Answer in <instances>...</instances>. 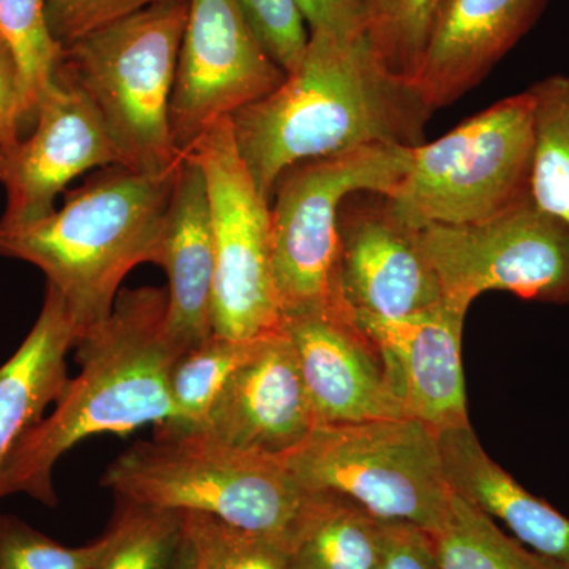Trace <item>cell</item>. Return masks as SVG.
I'll return each instance as SVG.
<instances>
[{"mask_svg":"<svg viewBox=\"0 0 569 569\" xmlns=\"http://www.w3.org/2000/svg\"><path fill=\"white\" fill-rule=\"evenodd\" d=\"M179 164L162 174L103 168L67 192L50 216L0 222V257L39 268L84 335L111 316L123 279L137 266H159Z\"/></svg>","mask_w":569,"mask_h":569,"instance_id":"obj_3","label":"cell"},{"mask_svg":"<svg viewBox=\"0 0 569 569\" xmlns=\"http://www.w3.org/2000/svg\"><path fill=\"white\" fill-rule=\"evenodd\" d=\"M167 313V288H126L111 316L78 337L80 373L70 378L50 417L14 448L3 497L26 493L54 508L52 470L71 448L89 437H126L173 417L170 370L179 353L168 340Z\"/></svg>","mask_w":569,"mask_h":569,"instance_id":"obj_2","label":"cell"},{"mask_svg":"<svg viewBox=\"0 0 569 569\" xmlns=\"http://www.w3.org/2000/svg\"><path fill=\"white\" fill-rule=\"evenodd\" d=\"M121 164L107 127L89 97L56 67L41 97L31 137L0 157L6 212L0 222H33L54 212L69 183L93 168Z\"/></svg>","mask_w":569,"mask_h":569,"instance_id":"obj_13","label":"cell"},{"mask_svg":"<svg viewBox=\"0 0 569 569\" xmlns=\"http://www.w3.org/2000/svg\"><path fill=\"white\" fill-rule=\"evenodd\" d=\"M160 0H47L48 31L61 48Z\"/></svg>","mask_w":569,"mask_h":569,"instance_id":"obj_31","label":"cell"},{"mask_svg":"<svg viewBox=\"0 0 569 569\" xmlns=\"http://www.w3.org/2000/svg\"><path fill=\"white\" fill-rule=\"evenodd\" d=\"M190 0H160L62 48L58 69L99 111L121 167L162 174L182 160L170 100Z\"/></svg>","mask_w":569,"mask_h":569,"instance_id":"obj_4","label":"cell"},{"mask_svg":"<svg viewBox=\"0 0 569 569\" xmlns=\"http://www.w3.org/2000/svg\"><path fill=\"white\" fill-rule=\"evenodd\" d=\"M468 310L440 305L402 318L353 316L383 356L407 418L432 429L468 425L462 329Z\"/></svg>","mask_w":569,"mask_h":569,"instance_id":"obj_16","label":"cell"},{"mask_svg":"<svg viewBox=\"0 0 569 569\" xmlns=\"http://www.w3.org/2000/svg\"><path fill=\"white\" fill-rule=\"evenodd\" d=\"M0 157H2V153H0Z\"/></svg>","mask_w":569,"mask_h":569,"instance_id":"obj_36","label":"cell"},{"mask_svg":"<svg viewBox=\"0 0 569 569\" xmlns=\"http://www.w3.org/2000/svg\"><path fill=\"white\" fill-rule=\"evenodd\" d=\"M190 153L204 173L216 246L213 332L252 339L276 331L282 310L272 268L271 204L238 151L231 118L217 122Z\"/></svg>","mask_w":569,"mask_h":569,"instance_id":"obj_9","label":"cell"},{"mask_svg":"<svg viewBox=\"0 0 569 569\" xmlns=\"http://www.w3.org/2000/svg\"><path fill=\"white\" fill-rule=\"evenodd\" d=\"M287 77L236 0H190L170 100L176 149L186 156L217 122L276 91Z\"/></svg>","mask_w":569,"mask_h":569,"instance_id":"obj_11","label":"cell"},{"mask_svg":"<svg viewBox=\"0 0 569 569\" xmlns=\"http://www.w3.org/2000/svg\"><path fill=\"white\" fill-rule=\"evenodd\" d=\"M282 462L306 492L335 493L381 522L433 535L448 515L438 432L418 419L320 425Z\"/></svg>","mask_w":569,"mask_h":569,"instance_id":"obj_6","label":"cell"},{"mask_svg":"<svg viewBox=\"0 0 569 569\" xmlns=\"http://www.w3.org/2000/svg\"><path fill=\"white\" fill-rule=\"evenodd\" d=\"M549 0H448L418 71L433 110L458 102L537 24Z\"/></svg>","mask_w":569,"mask_h":569,"instance_id":"obj_17","label":"cell"},{"mask_svg":"<svg viewBox=\"0 0 569 569\" xmlns=\"http://www.w3.org/2000/svg\"><path fill=\"white\" fill-rule=\"evenodd\" d=\"M280 328L293 347L317 426L406 417L377 343L342 306L284 313Z\"/></svg>","mask_w":569,"mask_h":569,"instance_id":"obj_14","label":"cell"},{"mask_svg":"<svg viewBox=\"0 0 569 569\" xmlns=\"http://www.w3.org/2000/svg\"><path fill=\"white\" fill-rule=\"evenodd\" d=\"M383 522L335 493L307 492L284 542V569H376Z\"/></svg>","mask_w":569,"mask_h":569,"instance_id":"obj_21","label":"cell"},{"mask_svg":"<svg viewBox=\"0 0 569 569\" xmlns=\"http://www.w3.org/2000/svg\"><path fill=\"white\" fill-rule=\"evenodd\" d=\"M533 100H500L411 152L410 170L387 198L411 227L488 222L531 198Z\"/></svg>","mask_w":569,"mask_h":569,"instance_id":"obj_7","label":"cell"},{"mask_svg":"<svg viewBox=\"0 0 569 569\" xmlns=\"http://www.w3.org/2000/svg\"><path fill=\"white\" fill-rule=\"evenodd\" d=\"M366 193V192H365ZM348 197L339 216L335 302L351 316L402 318L443 301L421 230L396 216L383 194Z\"/></svg>","mask_w":569,"mask_h":569,"instance_id":"obj_12","label":"cell"},{"mask_svg":"<svg viewBox=\"0 0 569 569\" xmlns=\"http://www.w3.org/2000/svg\"><path fill=\"white\" fill-rule=\"evenodd\" d=\"M197 568V556H194V548L192 539L186 533L183 529V539L181 548H179L178 556H176L173 568L171 569H194Z\"/></svg>","mask_w":569,"mask_h":569,"instance_id":"obj_35","label":"cell"},{"mask_svg":"<svg viewBox=\"0 0 569 569\" xmlns=\"http://www.w3.org/2000/svg\"><path fill=\"white\" fill-rule=\"evenodd\" d=\"M261 336L231 339L213 332L200 346L179 355L170 370L173 417L153 427V436H187L203 425L213 400L228 378L254 353Z\"/></svg>","mask_w":569,"mask_h":569,"instance_id":"obj_22","label":"cell"},{"mask_svg":"<svg viewBox=\"0 0 569 569\" xmlns=\"http://www.w3.org/2000/svg\"><path fill=\"white\" fill-rule=\"evenodd\" d=\"M316 427L293 347L279 328L260 337L254 353L228 378L203 425L192 433L249 455L282 460Z\"/></svg>","mask_w":569,"mask_h":569,"instance_id":"obj_15","label":"cell"},{"mask_svg":"<svg viewBox=\"0 0 569 569\" xmlns=\"http://www.w3.org/2000/svg\"><path fill=\"white\" fill-rule=\"evenodd\" d=\"M531 200L569 227V74L535 82Z\"/></svg>","mask_w":569,"mask_h":569,"instance_id":"obj_24","label":"cell"},{"mask_svg":"<svg viewBox=\"0 0 569 569\" xmlns=\"http://www.w3.org/2000/svg\"><path fill=\"white\" fill-rule=\"evenodd\" d=\"M449 486L458 496L500 520L531 552L569 569V519L531 496L490 458L470 422L438 430Z\"/></svg>","mask_w":569,"mask_h":569,"instance_id":"obj_19","label":"cell"},{"mask_svg":"<svg viewBox=\"0 0 569 569\" xmlns=\"http://www.w3.org/2000/svg\"><path fill=\"white\" fill-rule=\"evenodd\" d=\"M411 152L406 146H367L283 171L271 204L272 268L282 317L335 302L340 209L351 194L391 193L410 170Z\"/></svg>","mask_w":569,"mask_h":569,"instance_id":"obj_8","label":"cell"},{"mask_svg":"<svg viewBox=\"0 0 569 569\" xmlns=\"http://www.w3.org/2000/svg\"><path fill=\"white\" fill-rule=\"evenodd\" d=\"M254 36L287 74L305 59L310 32L296 0H236Z\"/></svg>","mask_w":569,"mask_h":569,"instance_id":"obj_30","label":"cell"},{"mask_svg":"<svg viewBox=\"0 0 569 569\" xmlns=\"http://www.w3.org/2000/svg\"><path fill=\"white\" fill-rule=\"evenodd\" d=\"M118 539L112 520L102 538L67 548L17 516H0V569H97Z\"/></svg>","mask_w":569,"mask_h":569,"instance_id":"obj_29","label":"cell"},{"mask_svg":"<svg viewBox=\"0 0 569 569\" xmlns=\"http://www.w3.org/2000/svg\"><path fill=\"white\" fill-rule=\"evenodd\" d=\"M362 32L396 77L415 82L448 0H358Z\"/></svg>","mask_w":569,"mask_h":569,"instance_id":"obj_25","label":"cell"},{"mask_svg":"<svg viewBox=\"0 0 569 569\" xmlns=\"http://www.w3.org/2000/svg\"><path fill=\"white\" fill-rule=\"evenodd\" d=\"M78 337L69 307L47 284L43 306L31 331L9 361L0 366V498L14 448L69 385L67 355L77 346Z\"/></svg>","mask_w":569,"mask_h":569,"instance_id":"obj_20","label":"cell"},{"mask_svg":"<svg viewBox=\"0 0 569 569\" xmlns=\"http://www.w3.org/2000/svg\"><path fill=\"white\" fill-rule=\"evenodd\" d=\"M309 32H328L337 37L362 36L358 0H296Z\"/></svg>","mask_w":569,"mask_h":569,"instance_id":"obj_34","label":"cell"},{"mask_svg":"<svg viewBox=\"0 0 569 569\" xmlns=\"http://www.w3.org/2000/svg\"><path fill=\"white\" fill-rule=\"evenodd\" d=\"M100 482L121 501L203 512L283 545L307 500L282 460L227 448L198 433L138 441L112 460Z\"/></svg>","mask_w":569,"mask_h":569,"instance_id":"obj_5","label":"cell"},{"mask_svg":"<svg viewBox=\"0 0 569 569\" xmlns=\"http://www.w3.org/2000/svg\"><path fill=\"white\" fill-rule=\"evenodd\" d=\"M430 108L413 82L380 61L365 33H310L301 66L263 99L231 116L234 142L271 204L284 170L310 159L425 142Z\"/></svg>","mask_w":569,"mask_h":569,"instance_id":"obj_1","label":"cell"},{"mask_svg":"<svg viewBox=\"0 0 569 569\" xmlns=\"http://www.w3.org/2000/svg\"><path fill=\"white\" fill-rule=\"evenodd\" d=\"M22 86L17 54L0 32V153L21 140Z\"/></svg>","mask_w":569,"mask_h":569,"instance_id":"obj_33","label":"cell"},{"mask_svg":"<svg viewBox=\"0 0 569 569\" xmlns=\"http://www.w3.org/2000/svg\"><path fill=\"white\" fill-rule=\"evenodd\" d=\"M376 569H440L432 537L410 523L383 522Z\"/></svg>","mask_w":569,"mask_h":569,"instance_id":"obj_32","label":"cell"},{"mask_svg":"<svg viewBox=\"0 0 569 569\" xmlns=\"http://www.w3.org/2000/svg\"><path fill=\"white\" fill-rule=\"evenodd\" d=\"M183 529L193 542L194 569H284L279 539L236 529L203 512H183Z\"/></svg>","mask_w":569,"mask_h":569,"instance_id":"obj_28","label":"cell"},{"mask_svg":"<svg viewBox=\"0 0 569 569\" xmlns=\"http://www.w3.org/2000/svg\"><path fill=\"white\" fill-rule=\"evenodd\" d=\"M430 537L440 569H561L509 537L455 490L447 518Z\"/></svg>","mask_w":569,"mask_h":569,"instance_id":"obj_23","label":"cell"},{"mask_svg":"<svg viewBox=\"0 0 569 569\" xmlns=\"http://www.w3.org/2000/svg\"><path fill=\"white\" fill-rule=\"evenodd\" d=\"M421 244L449 305L488 291L569 305V227L531 198L488 222L421 228Z\"/></svg>","mask_w":569,"mask_h":569,"instance_id":"obj_10","label":"cell"},{"mask_svg":"<svg viewBox=\"0 0 569 569\" xmlns=\"http://www.w3.org/2000/svg\"><path fill=\"white\" fill-rule=\"evenodd\" d=\"M118 539L97 569H171L183 539V512L119 500Z\"/></svg>","mask_w":569,"mask_h":569,"instance_id":"obj_27","label":"cell"},{"mask_svg":"<svg viewBox=\"0 0 569 569\" xmlns=\"http://www.w3.org/2000/svg\"><path fill=\"white\" fill-rule=\"evenodd\" d=\"M44 9L47 0H0V32L20 63L24 132L36 122L41 97L50 88L62 52L48 31Z\"/></svg>","mask_w":569,"mask_h":569,"instance_id":"obj_26","label":"cell"},{"mask_svg":"<svg viewBox=\"0 0 569 569\" xmlns=\"http://www.w3.org/2000/svg\"><path fill=\"white\" fill-rule=\"evenodd\" d=\"M160 268L168 276L167 336L179 355L213 335L216 246L200 163L186 153L164 219Z\"/></svg>","mask_w":569,"mask_h":569,"instance_id":"obj_18","label":"cell"}]
</instances>
